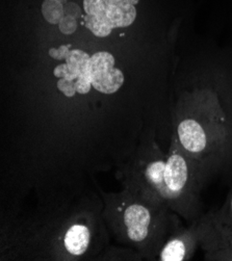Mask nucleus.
Segmentation results:
<instances>
[{"label":"nucleus","mask_w":232,"mask_h":261,"mask_svg":"<svg viewBox=\"0 0 232 261\" xmlns=\"http://www.w3.org/2000/svg\"><path fill=\"white\" fill-rule=\"evenodd\" d=\"M58 88L60 91H62L68 97H73L76 92L74 83L67 81L66 78H61V80L58 82Z\"/></svg>","instance_id":"obj_13"},{"label":"nucleus","mask_w":232,"mask_h":261,"mask_svg":"<svg viewBox=\"0 0 232 261\" xmlns=\"http://www.w3.org/2000/svg\"><path fill=\"white\" fill-rule=\"evenodd\" d=\"M70 51L68 49L67 46H61L59 49H55V48H51L49 50V56L51 58L54 59H57V60H63V59H67V57L69 56Z\"/></svg>","instance_id":"obj_15"},{"label":"nucleus","mask_w":232,"mask_h":261,"mask_svg":"<svg viewBox=\"0 0 232 261\" xmlns=\"http://www.w3.org/2000/svg\"><path fill=\"white\" fill-rule=\"evenodd\" d=\"M202 240L201 248L209 260L232 261V231L211 213L200 218Z\"/></svg>","instance_id":"obj_7"},{"label":"nucleus","mask_w":232,"mask_h":261,"mask_svg":"<svg viewBox=\"0 0 232 261\" xmlns=\"http://www.w3.org/2000/svg\"><path fill=\"white\" fill-rule=\"evenodd\" d=\"M41 12L48 23L55 25H59L61 20L66 16L65 5L59 0H44L41 7Z\"/></svg>","instance_id":"obj_10"},{"label":"nucleus","mask_w":232,"mask_h":261,"mask_svg":"<svg viewBox=\"0 0 232 261\" xmlns=\"http://www.w3.org/2000/svg\"><path fill=\"white\" fill-rule=\"evenodd\" d=\"M103 218L122 244L136 248L142 256H157L172 228L170 210L156 206L125 188L118 194H105Z\"/></svg>","instance_id":"obj_2"},{"label":"nucleus","mask_w":232,"mask_h":261,"mask_svg":"<svg viewBox=\"0 0 232 261\" xmlns=\"http://www.w3.org/2000/svg\"><path fill=\"white\" fill-rule=\"evenodd\" d=\"M86 28L98 38H107L113 30L131 26L137 9L127 0H84Z\"/></svg>","instance_id":"obj_5"},{"label":"nucleus","mask_w":232,"mask_h":261,"mask_svg":"<svg viewBox=\"0 0 232 261\" xmlns=\"http://www.w3.org/2000/svg\"><path fill=\"white\" fill-rule=\"evenodd\" d=\"M202 229L200 218L192 222L189 228H176L165 241L157 260L160 261H187L197 249L201 247Z\"/></svg>","instance_id":"obj_6"},{"label":"nucleus","mask_w":232,"mask_h":261,"mask_svg":"<svg viewBox=\"0 0 232 261\" xmlns=\"http://www.w3.org/2000/svg\"><path fill=\"white\" fill-rule=\"evenodd\" d=\"M76 20L77 19H75L73 17L65 16L59 23L60 31L64 35H72L77 30V21Z\"/></svg>","instance_id":"obj_12"},{"label":"nucleus","mask_w":232,"mask_h":261,"mask_svg":"<svg viewBox=\"0 0 232 261\" xmlns=\"http://www.w3.org/2000/svg\"><path fill=\"white\" fill-rule=\"evenodd\" d=\"M65 14H66V16H70L75 19H79V18L83 17L81 7L75 3H67L65 5Z\"/></svg>","instance_id":"obj_14"},{"label":"nucleus","mask_w":232,"mask_h":261,"mask_svg":"<svg viewBox=\"0 0 232 261\" xmlns=\"http://www.w3.org/2000/svg\"><path fill=\"white\" fill-rule=\"evenodd\" d=\"M172 139L208 169L223 158L232 146V130L216 94L197 91L182 101Z\"/></svg>","instance_id":"obj_1"},{"label":"nucleus","mask_w":232,"mask_h":261,"mask_svg":"<svg viewBox=\"0 0 232 261\" xmlns=\"http://www.w3.org/2000/svg\"><path fill=\"white\" fill-rule=\"evenodd\" d=\"M127 2L130 3L131 5H133V6H135V7H136V6L140 3V0H127Z\"/></svg>","instance_id":"obj_16"},{"label":"nucleus","mask_w":232,"mask_h":261,"mask_svg":"<svg viewBox=\"0 0 232 261\" xmlns=\"http://www.w3.org/2000/svg\"><path fill=\"white\" fill-rule=\"evenodd\" d=\"M115 58L108 51H98L90 59L89 75L92 87L102 94H114L123 86L124 74L116 68Z\"/></svg>","instance_id":"obj_8"},{"label":"nucleus","mask_w":232,"mask_h":261,"mask_svg":"<svg viewBox=\"0 0 232 261\" xmlns=\"http://www.w3.org/2000/svg\"><path fill=\"white\" fill-rule=\"evenodd\" d=\"M93 238L94 231L90 222L79 218L65 228L61 246L71 258H82L90 251Z\"/></svg>","instance_id":"obj_9"},{"label":"nucleus","mask_w":232,"mask_h":261,"mask_svg":"<svg viewBox=\"0 0 232 261\" xmlns=\"http://www.w3.org/2000/svg\"><path fill=\"white\" fill-rule=\"evenodd\" d=\"M217 218L232 231V191L229 194L227 202L223 210L216 213Z\"/></svg>","instance_id":"obj_11"},{"label":"nucleus","mask_w":232,"mask_h":261,"mask_svg":"<svg viewBox=\"0 0 232 261\" xmlns=\"http://www.w3.org/2000/svg\"><path fill=\"white\" fill-rule=\"evenodd\" d=\"M167 154L152 144L142 149L127 168L124 185L148 203L169 207V196L165 184Z\"/></svg>","instance_id":"obj_4"},{"label":"nucleus","mask_w":232,"mask_h":261,"mask_svg":"<svg viewBox=\"0 0 232 261\" xmlns=\"http://www.w3.org/2000/svg\"><path fill=\"white\" fill-rule=\"evenodd\" d=\"M59 2H61L62 4H64V5H66L67 4V0H59Z\"/></svg>","instance_id":"obj_17"},{"label":"nucleus","mask_w":232,"mask_h":261,"mask_svg":"<svg viewBox=\"0 0 232 261\" xmlns=\"http://www.w3.org/2000/svg\"><path fill=\"white\" fill-rule=\"evenodd\" d=\"M208 170L172 139L165 167V184L171 212L191 223L199 219L200 190Z\"/></svg>","instance_id":"obj_3"}]
</instances>
